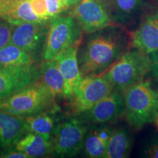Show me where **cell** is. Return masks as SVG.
Here are the masks:
<instances>
[{
	"label": "cell",
	"mask_w": 158,
	"mask_h": 158,
	"mask_svg": "<svg viewBox=\"0 0 158 158\" xmlns=\"http://www.w3.org/2000/svg\"><path fill=\"white\" fill-rule=\"evenodd\" d=\"M126 37L116 29L94 35L86 43L79 59L82 77L106 71L124 53Z\"/></svg>",
	"instance_id": "6da1fadb"
},
{
	"label": "cell",
	"mask_w": 158,
	"mask_h": 158,
	"mask_svg": "<svg viewBox=\"0 0 158 158\" xmlns=\"http://www.w3.org/2000/svg\"><path fill=\"white\" fill-rule=\"evenodd\" d=\"M126 119L130 125L140 130L155 122L158 116V95L151 82L143 80L124 92Z\"/></svg>",
	"instance_id": "7a4b0ae2"
},
{
	"label": "cell",
	"mask_w": 158,
	"mask_h": 158,
	"mask_svg": "<svg viewBox=\"0 0 158 158\" xmlns=\"http://www.w3.org/2000/svg\"><path fill=\"white\" fill-rule=\"evenodd\" d=\"M151 68L149 54L134 48L124 52L106 70V76L113 90L124 93L127 89L143 81L151 72Z\"/></svg>",
	"instance_id": "3957f363"
},
{
	"label": "cell",
	"mask_w": 158,
	"mask_h": 158,
	"mask_svg": "<svg viewBox=\"0 0 158 158\" xmlns=\"http://www.w3.org/2000/svg\"><path fill=\"white\" fill-rule=\"evenodd\" d=\"M54 98L42 83H33L0 100V110L16 116L34 115L49 107Z\"/></svg>",
	"instance_id": "277c9868"
},
{
	"label": "cell",
	"mask_w": 158,
	"mask_h": 158,
	"mask_svg": "<svg viewBox=\"0 0 158 158\" xmlns=\"http://www.w3.org/2000/svg\"><path fill=\"white\" fill-rule=\"evenodd\" d=\"M81 29L72 15L54 18L47 33L43 59L52 60L61 51L78 43Z\"/></svg>",
	"instance_id": "5b68a950"
},
{
	"label": "cell",
	"mask_w": 158,
	"mask_h": 158,
	"mask_svg": "<svg viewBox=\"0 0 158 158\" xmlns=\"http://www.w3.org/2000/svg\"><path fill=\"white\" fill-rule=\"evenodd\" d=\"M112 91L113 86L106 73H102L84 77L72 97L74 112L81 114L89 110Z\"/></svg>",
	"instance_id": "8992f818"
},
{
	"label": "cell",
	"mask_w": 158,
	"mask_h": 158,
	"mask_svg": "<svg viewBox=\"0 0 158 158\" xmlns=\"http://www.w3.org/2000/svg\"><path fill=\"white\" fill-rule=\"evenodd\" d=\"M86 130L87 128L80 119L65 120L54 130L52 151L59 156L76 155L84 147Z\"/></svg>",
	"instance_id": "52a82bcc"
},
{
	"label": "cell",
	"mask_w": 158,
	"mask_h": 158,
	"mask_svg": "<svg viewBox=\"0 0 158 158\" xmlns=\"http://www.w3.org/2000/svg\"><path fill=\"white\" fill-rule=\"evenodd\" d=\"M125 110L124 93L113 90L92 108L81 113L80 120L84 123H113L125 115Z\"/></svg>",
	"instance_id": "ba28073f"
},
{
	"label": "cell",
	"mask_w": 158,
	"mask_h": 158,
	"mask_svg": "<svg viewBox=\"0 0 158 158\" xmlns=\"http://www.w3.org/2000/svg\"><path fill=\"white\" fill-rule=\"evenodd\" d=\"M70 14L86 33L100 31L112 23L107 10L100 0H81L74 6Z\"/></svg>",
	"instance_id": "9c48e42d"
},
{
	"label": "cell",
	"mask_w": 158,
	"mask_h": 158,
	"mask_svg": "<svg viewBox=\"0 0 158 158\" xmlns=\"http://www.w3.org/2000/svg\"><path fill=\"white\" fill-rule=\"evenodd\" d=\"M40 72L33 64L0 67V100L35 83Z\"/></svg>",
	"instance_id": "30bf717a"
},
{
	"label": "cell",
	"mask_w": 158,
	"mask_h": 158,
	"mask_svg": "<svg viewBox=\"0 0 158 158\" xmlns=\"http://www.w3.org/2000/svg\"><path fill=\"white\" fill-rule=\"evenodd\" d=\"M78 44L68 47L54 58L64 77L67 98H72L83 78L77 56Z\"/></svg>",
	"instance_id": "8fae6325"
},
{
	"label": "cell",
	"mask_w": 158,
	"mask_h": 158,
	"mask_svg": "<svg viewBox=\"0 0 158 158\" xmlns=\"http://www.w3.org/2000/svg\"><path fill=\"white\" fill-rule=\"evenodd\" d=\"M131 45L147 54L158 50V10L149 15L132 34Z\"/></svg>",
	"instance_id": "7c38bea8"
},
{
	"label": "cell",
	"mask_w": 158,
	"mask_h": 158,
	"mask_svg": "<svg viewBox=\"0 0 158 158\" xmlns=\"http://www.w3.org/2000/svg\"><path fill=\"white\" fill-rule=\"evenodd\" d=\"M42 23L23 22L13 25L10 43L27 53L37 48L43 37Z\"/></svg>",
	"instance_id": "4fadbf2b"
},
{
	"label": "cell",
	"mask_w": 158,
	"mask_h": 158,
	"mask_svg": "<svg viewBox=\"0 0 158 158\" xmlns=\"http://www.w3.org/2000/svg\"><path fill=\"white\" fill-rule=\"evenodd\" d=\"M0 17L13 25L23 22H43L34 13L29 0H20L9 5H0Z\"/></svg>",
	"instance_id": "5bb4252c"
},
{
	"label": "cell",
	"mask_w": 158,
	"mask_h": 158,
	"mask_svg": "<svg viewBox=\"0 0 158 158\" xmlns=\"http://www.w3.org/2000/svg\"><path fill=\"white\" fill-rule=\"evenodd\" d=\"M26 132L25 121L0 110V147H5L16 143Z\"/></svg>",
	"instance_id": "9a60e30c"
},
{
	"label": "cell",
	"mask_w": 158,
	"mask_h": 158,
	"mask_svg": "<svg viewBox=\"0 0 158 158\" xmlns=\"http://www.w3.org/2000/svg\"><path fill=\"white\" fill-rule=\"evenodd\" d=\"M40 76L42 84L53 96H64L65 94V81L54 59L45 60L41 64Z\"/></svg>",
	"instance_id": "2e32d148"
},
{
	"label": "cell",
	"mask_w": 158,
	"mask_h": 158,
	"mask_svg": "<svg viewBox=\"0 0 158 158\" xmlns=\"http://www.w3.org/2000/svg\"><path fill=\"white\" fill-rule=\"evenodd\" d=\"M112 21L116 23H126L129 22L143 5V0H104Z\"/></svg>",
	"instance_id": "e0dca14e"
},
{
	"label": "cell",
	"mask_w": 158,
	"mask_h": 158,
	"mask_svg": "<svg viewBox=\"0 0 158 158\" xmlns=\"http://www.w3.org/2000/svg\"><path fill=\"white\" fill-rule=\"evenodd\" d=\"M16 149L28 157H43L52 151L49 140L40 134L29 133L16 143Z\"/></svg>",
	"instance_id": "ac0fdd59"
},
{
	"label": "cell",
	"mask_w": 158,
	"mask_h": 158,
	"mask_svg": "<svg viewBox=\"0 0 158 158\" xmlns=\"http://www.w3.org/2000/svg\"><path fill=\"white\" fill-rule=\"evenodd\" d=\"M113 128L102 127L94 130L84 141V151L89 157H104Z\"/></svg>",
	"instance_id": "d6986e66"
},
{
	"label": "cell",
	"mask_w": 158,
	"mask_h": 158,
	"mask_svg": "<svg viewBox=\"0 0 158 158\" xmlns=\"http://www.w3.org/2000/svg\"><path fill=\"white\" fill-rule=\"evenodd\" d=\"M131 138L125 128L113 129L104 158H125L130 156Z\"/></svg>",
	"instance_id": "ffe728a7"
},
{
	"label": "cell",
	"mask_w": 158,
	"mask_h": 158,
	"mask_svg": "<svg viewBox=\"0 0 158 158\" xmlns=\"http://www.w3.org/2000/svg\"><path fill=\"white\" fill-rule=\"evenodd\" d=\"M31 56L16 45L9 43L0 49V67H15L33 64Z\"/></svg>",
	"instance_id": "44dd1931"
},
{
	"label": "cell",
	"mask_w": 158,
	"mask_h": 158,
	"mask_svg": "<svg viewBox=\"0 0 158 158\" xmlns=\"http://www.w3.org/2000/svg\"><path fill=\"white\" fill-rule=\"evenodd\" d=\"M27 132L40 134L50 140L51 132L53 129V119L48 115L42 114L31 116L25 120Z\"/></svg>",
	"instance_id": "7402d4cb"
},
{
	"label": "cell",
	"mask_w": 158,
	"mask_h": 158,
	"mask_svg": "<svg viewBox=\"0 0 158 158\" xmlns=\"http://www.w3.org/2000/svg\"><path fill=\"white\" fill-rule=\"evenodd\" d=\"M47 9L50 19H54L70 7L62 0H46Z\"/></svg>",
	"instance_id": "603a6c76"
},
{
	"label": "cell",
	"mask_w": 158,
	"mask_h": 158,
	"mask_svg": "<svg viewBox=\"0 0 158 158\" xmlns=\"http://www.w3.org/2000/svg\"><path fill=\"white\" fill-rule=\"evenodd\" d=\"M34 13L44 22L50 19L47 9L46 0H29Z\"/></svg>",
	"instance_id": "cb8c5ba5"
},
{
	"label": "cell",
	"mask_w": 158,
	"mask_h": 158,
	"mask_svg": "<svg viewBox=\"0 0 158 158\" xmlns=\"http://www.w3.org/2000/svg\"><path fill=\"white\" fill-rule=\"evenodd\" d=\"M13 25L9 22H0V49L10 43Z\"/></svg>",
	"instance_id": "d4e9b609"
},
{
	"label": "cell",
	"mask_w": 158,
	"mask_h": 158,
	"mask_svg": "<svg viewBox=\"0 0 158 158\" xmlns=\"http://www.w3.org/2000/svg\"><path fill=\"white\" fill-rule=\"evenodd\" d=\"M145 155L147 157L158 158V137L154 138L148 143L145 149Z\"/></svg>",
	"instance_id": "484cf974"
},
{
	"label": "cell",
	"mask_w": 158,
	"mask_h": 158,
	"mask_svg": "<svg viewBox=\"0 0 158 158\" xmlns=\"http://www.w3.org/2000/svg\"><path fill=\"white\" fill-rule=\"evenodd\" d=\"M151 59V73L153 76L158 81V50L149 54Z\"/></svg>",
	"instance_id": "4316f807"
},
{
	"label": "cell",
	"mask_w": 158,
	"mask_h": 158,
	"mask_svg": "<svg viewBox=\"0 0 158 158\" xmlns=\"http://www.w3.org/2000/svg\"><path fill=\"white\" fill-rule=\"evenodd\" d=\"M0 157L5 158H27V155L22 152L18 151L17 152H9L4 153L0 156Z\"/></svg>",
	"instance_id": "83f0119b"
},
{
	"label": "cell",
	"mask_w": 158,
	"mask_h": 158,
	"mask_svg": "<svg viewBox=\"0 0 158 158\" xmlns=\"http://www.w3.org/2000/svg\"><path fill=\"white\" fill-rule=\"evenodd\" d=\"M63 2H64L65 3L68 5L69 7H74L75 5H76L77 4L80 2L81 0H62Z\"/></svg>",
	"instance_id": "f1b7e54d"
},
{
	"label": "cell",
	"mask_w": 158,
	"mask_h": 158,
	"mask_svg": "<svg viewBox=\"0 0 158 158\" xmlns=\"http://www.w3.org/2000/svg\"><path fill=\"white\" fill-rule=\"evenodd\" d=\"M18 1H20V0H0V5H9V4L14 3Z\"/></svg>",
	"instance_id": "f546056e"
},
{
	"label": "cell",
	"mask_w": 158,
	"mask_h": 158,
	"mask_svg": "<svg viewBox=\"0 0 158 158\" xmlns=\"http://www.w3.org/2000/svg\"><path fill=\"white\" fill-rule=\"evenodd\" d=\"M155 122H156V124H157V128H158V116H157V118H156Z\"/></svg>",
	"instance_id": "4dcf8cb0"
},
{
	"label": "cell",
	"mask_w": 158,
	"mask_h": 158,
	"mask_svg": "<svg viewBox=\"0 0 158 158\" xmlns=\"http://www.w3.org/2000/svg\"><path fill=\"white\" fill-rule=\"evenodd\" d=\"M157 95H158V92H157Z\"/></svg>",
	"instance_id": "1f68e13d"
}]
</instances>
